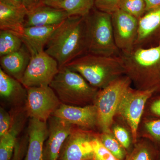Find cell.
<instances>
[{
	"label": "cell",
	"instance_id": "obj_5",
	"mask_svg": "<svg viewBox=\"0 0 160 160\" xmlns=\"http://www.w3.org/2000/svg\"><path fill=\"white\" fill-rule=\"evenodd\" d=\"M129 84L128 79H114L97 94L95 106L98 124L104 133L110 132L113 117Z\"/></svg>",
	"mask_w": 160,
	"mask_h": 160
},
{
	"label": "cell",
	"instance_id": "obj_32",
	"mask_svg": "<svg viewBox=\"0 0 160 160\" xmlns=\"http://www.w3.org/2000/svg\"><path fill=\"white\" fill-rule=\"evenodd\" d=\"M146 11H150L160 8V0H144Z\"/></svg>",
	"mask_w": 160,
	"mask_h": 160
},
{
	"label": "cell",
	"instance_id": "obj_6",
	"mask_svg": "<svg viewBox=\"0 0 160 160\" xmlns=\"http://www.w3.org/2000/svg\"><path fill=\"white\" fill-rule=\"evenodd\" d=\"M59 69L56 60L44 50L31 55L20 82L26 88L49 86Z\"/></svg>",
	"mask_w": 160,
	"mask_h": 160
},
{
	"label": "cell",
	"instance_id": "obj_2",
	"mask_svg": "<svg viewBox=\"0 0 160 160\" xmlns=\"http://www.w3.org/2000/svg\"><path fill=\"white\" fill-rule=\"evenodd\" d=\"M88 53L114 56L118 48L115 42L111 14L100 11L86 17Z\"/></svg>",
	"mask_w": 160,
	"mask_h": 160
},
{
	"label": "cell",
	"instance_id": "obj_8",
	"mask_svg": "<svg viewBox=\"0 0 160 160\" xmlns=\"http://www.w3.org/2000/svg\"><path fill=\"white\" fill-rule=\"evenodd\" d=\"M154 89L135 91L129 88L123 96L118 111L124 117L130 129L132 140L136 142L137 131L145 104Z\"/></svg>",
	"mask_w": 160,
	"mask_h": 160
},
{
	"label": "cell",
	"instance_id": "obj_26",
	"mask_svg": "<svg viewBox=\"0 0 160 160\" xmlns=\"http://www.w3.org/2000/svg\"><path fill=\"white\" fill-rule=\"evenodd\" d=\"M92 143L93 149L92 160H121L106 149L99 139L93 138Z\"/></svg>",
	"mask_w": 160,
	"mask_h": 160
},
{
	"label": "cell",
	"instance_id": "obj_27",
	"mask_svg": "<svg viewBox=\"0 0 160 160\" xmlns=\"http://www.w3.org/2000/svg\"><path fill=\"white\" fill-rule=\"evenodd\" d=\"M154 152L144 144L138 145L126 160H154Z\"/></svg>",
	"mask_w": 160,
	"mask_h": 160
},
{
	"label": "cell",
	"instance_id": "obj_1",
	"mask_svg": "<svg viewBox=\"0 0 160 160\" xmlns=\"http://www.w3.org/2000/svg\"><path fill=\"white\" fill-rule=\"evenodd\" d=\"M45 51L59 68L88 53L86 17H69L53 32Z\"/></svg>",
	"mask_w": 160,
	"mask_h": 160
},
{
	"label": "cell",
	"instance_id": "obj_16",
	"mask_svg": "<svg viewBox=\"0 0 160 160\" xmlns=\"http://www.w3.org/2000/svg\"><path fill=\"white\" fill-rule=\"evenodd\" d=\"M69 17L63 9L42 4L28 11L25 27L56 26L63 22Z\"/></svg>",
	"mask_w": 160,
	"mask_h": 160
},
{
	"label": "cell",
	"instance_id": "obj_34",
	"mask_svg": "<svg viewBox=\"0 0 160 160\" xmlns=\"http://www.w3.org/2000/svg\"><path fill=\"white\" fill-rule=\"evenodd\" d=\"M64 1L65 0H42L43 4L56 8Z\"/></svg>",
	"mask_w": 160,
	"mask_h": 160
},
{
	"label": "cell",
	"instance_id": "obj_25",
	"mask_svg": "<svg viewBox=\"0 0 160 160\" xmlns=\"http://www.w3.org/2000/svg\"><path fill=\"white\" fill-rule=\"evenodd\" d=\"M100 140L106 149H108L115 156L119 159L125 160L126 157L125 149L117 140L107 133H103Z\"/></svg>",
	"mask_w": 160,
	"mask_h": 160
},
{
	"label": "cell",
	"instance_id": "obj_17",
	"mask_svg": "<svg viewBox=\"0 0 160 160\" xmlns=\"http://www.w3.org/2000/svg\"><path fill=\"white\" fill-rule=\"evenodd\" d=\"M28 10L24 6H15L0 2V29L20 36L25 29Z\"/></svg>",
	"mask_w": 160,
	"mask_h": 160
},
{
	"label": "cell",
	"instance_id": "obj_33",
	"mask_svg": "<svg viewBox=\"0 0 160 160\" xmlns=\"http://www.w3.org/2000/svg\"><path fill=\"white\" fill-rule=\"evenodd\" d=\"M23 3L28 11L43 4L42 0H23Z\"/></svg>",
	"mask_w": 160,
	"mask_h": 160
},
{
	"label": "cell",
	"instance_id": "obj_23",
	"mask_svg": "<svg viewBox=\"0 0 160 160\" xmlns=\"http://www.w3.org/2000/svg\"><path fill=\"white\" fill-rule=\"evenodd\" d=\"M133 61L139 66L148 67L154 66L160 61V44L147 49H140L135 52Z\"/></svg>",
	"mask_w": 160,
	"mask_h": 160
},
{
	"label": "cell",
	"instance_id": "obj_11",
	"mask_svg": "<svg viewBox=\"0 0 160 160\" xmlns=\"http://www.w3.org/2000/svg\"><path fill=\"white\" fill-rule=\"evenodd\" d=\"M48 122V136L44 148V160H58L63 144L74 129V126L52 116Z\"/></svg>",
	"mask_w": 160,
	"mask_h": 160
},
{
	"label": "cell",
	"instance_id": "obj_9",
	"mask_svg": "<svg viewBox=\"0 0 160 160\" xmlns=\"http://www.w3.org/2000/svg\"><path fill=\"white\" fill-rule=\"evenodd\" d=\"M111 18L116 45L118 49L128 51L137 38L138 19L119 9Z\"/></svg>",
	"mask_w": 160,
	"mask_h": 160
},
{
	"label": "cell",
	"instance_id": "obj_35",
	"mask_svg": "<svg viewBox=\"0 0 160 160\" xmlns=\"http://www.w3.org/2000/svg\"><path fill=\"white\" fill-rule=\"evenodd\" d=\"M1 2L15 6H21L23 5V0H0Z\"/></svg>",
	"mask_w": 160,
	"mask_h": 160
},
{
	"label": "cell",
	"instance_id": "obj_29",
	"mask_svg": "<svg viewBox=\"0 0 160 160\" xmlns=\"http://www.w3.org/2000/svg\"><path fill=\"white\" fill-rule=\"evenodd\" d=\"M12 122V114L3 107L0 108V138L8 132Z\"/></svg>",
	"mask_w": 160,
	"mask_h": 160
},
{
	"label": "cell",
	"instance_id": "obj_12",
	"mask_svg": "<svg viewBox=\"0 0 160 160\" xmlns=\"http://www.w3.org/2000/svg\"><path fill=\"white\" fill-rule=\"evenodd\" d=\"M52 116L59 118L72 126L85 129H91L98 124L95 105L79 106L62 103Z\"/></svg>",
	"mask_w": 160,
	"mask_h": 160
},
{
	"label": "cell",
	"instance_id": "obj_14",
	"mask_svg": "<svg viewBox=\"0 0 160 160\" xmlns=\"http://www.w3.org/2000/svg\"><path fill=\"white\" fill-rule=\"evenodd\" d=\"M27 89L20 81L6 73L0 68V97L5 104L13 109L24 107L27 99Z\"/></svg>",
	"mask_w": 160,
	"mask_h": 160
},
{
	"label": "cell",
	"instance_id": "obj_24",
	"mask_svg": "<svg viewBox=\"0 0 160 160\" xmlns=\"http://www.w3.org/2000/svg\"><path fill=\"white\" fill-rule=\"evenodd\" d=\"M118 9L139 20L146 11V4L144 0H121Z\"/></svg>",
	"mask_w": 160,
	"mask_h": 160
},
{
	"label": "cell",
	"instance_id": "obj_30",
	"mask_svg": "<svg viewBox=\"0 0 160 160\" xmlns=\"http://www.w3.org/2000/svg\"><path fill=\"white\" fill-rule=\"evenodd\" d=\"M116 138L125 149H129L130 140L128 132L126 129L120 126H117L113 129Z\"/></svg>",
	"mask_w": 160,
	"mask_h": 160
},
{
	"label": "cell",
	"instance_id": "obj_18",
	"mask_svg": "<svg viewBox=\"0 0 160 160\" xmlns=\"http://www.w3.org/2000/svg\"><path fill=\"white\" fill-rule=\"evenodd\" d=\"M60 24L52 26L25 27L20 37L29 49L31 55L45 50L47 43Z\"/></svg>",
	"mask_w": 160,
	"mask_h": 160
},
{
	"label": "cell",
	"instance_id": "obj_22",
	"mask_svg": "<svg viewBox=\"0 0 160 160\" xmlns=\"http://www.w3.org/2000/svg\"><path fill=\"white\" fill-rule=\"evenodd\" d=\"M24 44L18 35L8 30L0 31V57L18 51Z\"/></svg>",
	"mask_w": 160,
	"mask_h": 160
},
{
	"label": "cell",
	"instance_id": "obj_4",
	"mask_svg": "<svg viewBox=\"0 0 160 160\" xmlns=\"http://www.w3.org/2000/svg\"><path fill=\"white\" fill-rule=\"evenodd\" d=\"M121 60L114 56H104L87 53L65 66L76 72L92 87L107 86L111 72L118 69Z\"/></svg>",
	"mask_w": 160,
	"mask_h": 160
},
{
	"label": "cell",
	"instance_id": "obj_21",
	"mask_svg": "<svg viewBox=\"0 0 160 160\" xmlns=\"http://www.w3.org/2000/svg\"><path fill=\"white\" fill-rule=\"evenodd\" d=\"M95 0H65L58 9L66 11L69 17L87 16L94 6Z\"/></svg>",
	"mask_w": 160,
	"mask_h": 160
},
{
	"label": "cell",
	"instance_id": "obj_20",
	"mask_svg": "<svg viewBox=\"0 0 160 160\" xmlns=\"http://www.w3.org/2000/svg\"><path fill=\"white\" fill-rule=\"evenodd\" d=\"M160 26V8L149 11L138 20V36L139 41L145 39Z\"/></svg>",
	"mask_w": 160,
	"mask_h": 160
},
{
	"label": "cell",
	"instance_id": "obj_31",
	"mask_svg": "<svg viewBox=\"0 0 160 160\" xmlns=\"http://www.w3.org/2000/svg\"><path fill=\"white\" fill-rule=\"evenodd\" d=\"M146 127L152 136L160 144V120L147 122Z\"/></svg>",
	"mask_w": 160,
	"mask_h": 160
},
{
	"label": "cell",
	"instance_id": "obj_36",
	"mask_svg": "<svg viewBox=\"0 0 160 160\" xmlns=\"http://www.w3.org/2000/svg\"><path fill=\"white\" fill-rule=\"evenodd\" d=\"M151 109L153 113L160 116V99L152 103L151 106Z\"/></svg>",
	"mask_w": 160,
	"mask_h": 160
},
{
	"label": "cell",
	"instance_id": "obj_7",
	"mask_svg": "<svg viewBox=\"0 0 160 160\" xmlns=\"http://www.w3.org/2000/svg\"><path fill=\"white\" fill-rule=\"evenodd\" d=\"M26 109L29 118L48 122L62 104L50 86L26 88Z\"/></svg>",
	"mask_w": 160,
	"mask_h": 160
},
{
	"label": "cell",
	"instance_id": "obj_19",
	"mask_svg": "<svg viewBox=\"0 0 160 160\" xmlns=\"http://www.w3.org/2000/svg\"><path fill=\"white\" fill-rule=\"evenodd\" d=\"M31 58L30 52L24 43L18 51L0 57V68L7 74L20 81Z\"/></svg>",
	"mask_w": 160,
	"mask_h": 160
},
{
	"label": "cell",
	"instance_id": "obj_28",
	"mask_svg": "<svg viewBox=\"0 0 160 160\" xmlns=\"http://www.w3.org/2000/svg\"><path fill=\"white\" fill-rule=\"evenodd\" d=\"M121 0H95L94 6L98 10L112 14L118 9Z\"/></svg>",
	"mask_w": 160,
	"mask_h": 160
},
{
	"label": "cell",
	"instance_id": "obj_10",
	"mask_svg": "<svg viewBox=\"0 0 160 160\" xmlns=\"http://www.w3.org/2000/svg\"><path fill=\"white\" fill-rule=\"evenodd\" d=\"M92 138L88 133L74 128L63 144L58 160H92Z\"/></svg>",
	"mask_w": 160,
	"mask_h": 160
},
{
	"label": "cell",
	"instance_id": "obj_3",
	"mask_svg": "<svg viewBox=\"0 0 160 160\" xmlns=\"http://www.w3.org/2000/svg\"><path fill=\"white\" fill-rule=\"evenodd\" d=\"M49 86L61 102L78 106L95 96V89L82 76L66 66L60 68Z\"/></svg>",
	"mask_w": 160,
	"mask_h": 160
},
{
	"label": "cell",
	"instance_id": "obj_15",
	"mask_svg": "<svg viewBox=\"0 0 160 160\" xmlns=\"http://www.w3.org/2000/svg\"><path fill=\"white\" fill-rule=\"evenodd\" d=\"M27 131L29 144L24 160H44V145L48 132L47 122L30 118Z\"/></svg>",
	"mask_w": 160,
	"mask_h": 160
},
{
	"label": "cell",
	"instance_id": "obj_13",
	"mask_svg": "<svg viewBox=\"0 0 160 160\" xmlns=\"http://www.w3.org/2000/svg\"><path fill=\"white\" fill-rule=\"evenodd\" d=\"M12 122L9 131L0 138V160H11L15 145L29 117L26 107L12 109Z\"/></svg>",
	"mask_w": 160,
	"mask_h": 160
}]
</instances>
